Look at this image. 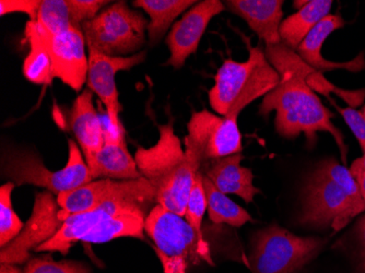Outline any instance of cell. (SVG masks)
I'll list each match as a JSON object with an SVG mask.
<instances>
[{
    "mask_svg": "<svg viewBox=\"0 0 365 273\" xmlns=\"http://www.w3.org/2000/svg\"><path fill=\"white\" fill-rule=\"evenodd\" d=\"M16 185L7 182L0 187V248L21 233L24 223L12 208L11 195Z\"/></svg>",
    "mask_w": 365,
    "mask_h": 273,
    "instance_id": "obj_27",
    "label": "cell"
},
{
    "mask_svg": "<svg viewBox=\"0 0 365 273\" xmlns=\"http://www.w3.org/2000/svg\"><path fill=\"white\" fill-rule=\"evenodd\" d=\"M331 104L335 106L336 110L341 114L346 124L349 126L354 133V137L360 145L363 153L365 152V118L361 110H354V108H342L338 106L333 101H330Z\"/></svg>",
    "mask_w": 365,
    "mask_h": 273,
    "instance_id": "obj_30",
    "label": "cell"
},
{
    "mask_svg": "<svg viewBox=\"0 0 365 273\" xmlns=\"http://www.w3.org/2000/svg\"><path fill=\"white\" fill-rule=\"evenodd\" d=\"M42 30L52 57L54 79L61 80L73 91H81L89 71V56L86 55L87 43L81 29H71L57 36Z\"/></svg>",
    "mask_w": 365,
    "mask_h": 273,
    "instance_id": "obj_14",
    "label": "cell"
},
{
    "mask_svg": "<svg viewBox=\"0 0 365 273\" xmlns=\"http://www.w3.org/2000/svg\"><path fill=\"white\" fill-rule=\"evenodd\" d=\"M356 234L358 242L359 268L361 273H365V215L359 220Z\"/></svg>",
    "mask_w": 365,
    "mask_h": 273,
    "instance_id": "obj_32",
    "label": "cell"
},
{
    "mask_svg": "<svg viewBox=\"0 0 365 273\" xmlns=\"http://www.w3.org/2000/svg\"><path fill=\"white\" fill-rule=\"evenodd\" d=\"M185 138L186 153L200 168L204 162L243 151L237 118L218 116L208 110L192 113Z\"/></svg>",
    "mask_w": 365,
    "mask_h": 273,
    "instance_id": "obj_10",
    "label": "cell"
},
{
    "mask_svg": "<svg viewBox=\"0 0 365 273\" xmlns=\"http://www.w3.org/2000/svg\"><path fill=\"white\" fill-rule=\"evenodd\" d=\"M186 270H187V267L182 266L178 269V271H176V273H186Z\"/></svg>",
    "mask_w": 365,
    "mask_h": 273,
    "instance_id": "obj_36",
    "label": "cell"
},
{
    "mask_svg": "<svg viewBox=\"0 0 365 273\" xmlns=\"http://www.w3.org/2000/svg\"><path fill=\"white\" fill-rule=\"evenodd\" d=\"M120 211H136V212L143 213L147 217L149 215L145 208L141 209V207L137 205L123 202L103 203L93 210L69 215L63 222V227H61L58 233L52 239H49L48 242L36 248L34 252H58L63 256H66L71 250V246L78 242H81L98 222L104 219L106 215H114Z\"/></svg>",
    "mask_w": 365,
    "mask_h": 273,
    "instance_id": "obj_16",
    "label": "cell"
},
{
    "mask_svg": "<svg viewBox=\"0 0 365 273\" xmlns=\"http://www.w3.org/2000/svg\"><path fill=\"white\" fill-rule=\"evenodd\" d=\"M361 113H362L363 116H364L365 118V105L363 106L362 108H361Z\"/></svg>",
    "mask_w": 365,
    "mask_h": 273,
    "instance_id": "obj_37",
    "label": "cell"
},
{
    "mask_svg": "<svg viewBox=\"0 0 365 273\" xmlns=\"http://www.w3.org/2000/svg\"><path fill=\"white\" fill-rule=\"evenodd\" d=\"M104 145L93 157L86 160L93 180H133L143 178L135 157L129 153L125 139V130L116 131L102 118Z\"/></svg>",
    "mask_w": 365,
    "mask_h": 273,
    "instance_id": "obj_15",
    "label": "cell"
},
{
    "mask_svg": "<svg viewBox=\"0 0 365 273\" xmlns=\"http://www.w3.org/2000/svg\"><path fill=\"white\" fill-rule=\"evenodd\" d=\"M286 48L282 42L278 45H266L264 54L280 75V82L264 96L259 114L267 117L270 113L276 112L277 133L288 139L297 138L303 133L311 148L317 143L319 131L329 133L335 139L342 163L346 165L348 147L341 131L331 123L335 115L322 103L315 91L289 61Z\"/></svg>",
    "mask_w": 365,
    "mask_h": 273,
    "instance_id": "obj_1",
    "label": "cell"
},
{
    "mask_svg": "<svg viewBox=\"0 0 365 273\" xmlns=\"http://www.w3.org/2000/svg\"><path fill=\"white\" fill-rule=\"evenodd\" d=\"M349 170H358V172H362V173H365V152L363 153L362 158H359V159H356L354 162H352Z\"/></svg>",
    "mask_w": 365,
    "mask_h": 273,
    "instance_id": "obj_35",
    "label": "cell"
},
{
    "mask_svg": "<svg viewBox=\"0 0 365 273\" xmlns=\"http://www.w3.org/2000/svg\"><path fill=\"white\" fill-rule=\"evenodd\" d=\"M110 1L104 0H43L38 22L47 33L57 36L93 19Z\"/></svg>",
    "mask_w": 365,
    "mask_h": 273,
    "instance_id": "obj_17",
    "label": "cell"
},
{
    "mask_svg": "<svg viewBox=\"0 0 365 273\" xmlns=\"http://www.w3.org/2000/svg\"><path fill=\"white\" fill-rule=\"evenodd\" d=\"M147 215L136 211H120L106 215L82 239V243L102 244L120 237L138 238L145 241Z\"/></svg>",
    "mask_w": 365,
    "mask_h": 273,
    "instance_id": "obj_22",
    "label": "cell"
},
{
    "mask_svg": "<svg viewBox=\"0 0 365 273\" xmlns=\"http://www.w3.org/2000/svg\"><path fill=\"white\" fill-rule=\"evenodd\" d=\"M344 20L340 14H328L325 16L313 30L309 32V36L304 38L300 46L297 47V53L303 61L314 71L319 73L335 71V69H346L350 73H359L365 69L364 53H361L356 58L344 63L327 61L322 56V47L326 38L335 32L336 30L344 28Z\"/></svg>",
    "mask_w": 365,
    "mask_h": 273,
    "instance_id": "obj_19",
    "label": "cell"
},
{
    "mask_svg": "<svg viewBox=\"0 0 365 273\" xmlns=\"http://www.w3.org/2000/svg\"><path fill=\"white\" fill-rule=\"evenodd\" d=\"M69 124L85 160L93 157L103 148V124L94 108L91 90H83L76 98L71 106Z\"/></svg>",
    "mask_w": 365,
    "mask_h": 273,
    "instance_id": "obj_21",
    "label": "cell"
},
{
    "mask_svg": "<svg viewBox=\"0 0 365 273\" xmlns=\"http://www.w3.org/2000/svg\"><path fill=\"white\" fill-rule=\"evenodd\" d=\"M24 273H91L87 264L73 260L56 262L52 256H32L24 264Z\"/></svg>",
    "mask_w": 365,
    "mask_h": 273,
    "instance_id": "obj_28",
    "label": "cell"
},
{
    "mask_svg": "<svg viewBox=\"0 0 365 273\" xmlns=\"http://www.w3.org/2000/svg\"><path fill=\"white\" fill-rule=\"evenodd\" d=\"M41 0H1L0 1V14H28L30 21L38 20V10H40Z\"/></svg>",
    "mask_w": 365,
    "mask_h": 273,
    "instance_id": "obj_31",
    "label": "cell"
},
{
    "mask_svg": "<svg viewBox=\"0 0 365 273\" xmlns=\"http://www.w3.org/2000/svg\"><path fill=\"white\" fill-rule=\"evenodd\" d=\"M284 0H227L225 8L241 16L266 45L280 44Z\"/></svg>",
    "mask_w": 365,
    "mask_h": 273,
    "instance_id": "obj_20",
    "label": "cell"
},
{
    "mask_svg": "<svg viewBox=\"0 0 365 273\" xmlns=\"http://www.w3.org/2000/svg\"><path fill=\"white\" fill-rule=\"evenodd\" d=\"M207 210L206 194L202 184V174L199 170L195 177L194 186L188 199L185 219L194 227L196 233L202 241H206L202 234V219Z\"/></svg>",
    "mask_w": 365,
    "mask_h": 273,
    "instance_id": "obj_29",
    "label": "cell"
},
{
    "mask_svg": "<svg viewBox=\"0 0 365 273\" xmlns=\"http://www.w3.org/2000/svg\"><path fill=\"white\" fill-rule=\"evenodd\" d=\"M3 175L16 187L22 185L42 187L56 196L94 180L79 145L73 140H69L68 161L61 170L52 172L36 152L16 149L5 153Z\"/></svg>",
    "mask_w": 365,
    "mask_h": 273,
    "instance_id": "obj_5",
    "label": "cell"
},
{
    "mask_svg": "<svg viewBox=\"0 0 365 273\" xmlns=\"http://www.w3.org/2000/svg\"><path fill=\"white\" fill-rule=\"evenodd\" d=\"M242 159V153H237L209 160L202 164L199 170L223 194L237 195L246 203H251L260 190L254 185L253 172L241 165Z\"/></svg>",
    "mask_w": 365,
    "mask_h": 273,
    "instance_id": "obj_18",
    "label": "cell"
},
{
    "mask_svg": "<svg viewBox=\"0 0 365 273\" xmlns=\"http://www.w3.org/2000/svg\"><path fill=\"white\" fill-rule=\"evenodd\" d=\"M0 273H24L18 264H0Z\"/></svg>",
    "mask_w": 365,
    "mask_h": 273,
    "instance_id": "obj_34",
    "label": "cell"
},
{
    "mask_svg": "<svg viewBox=\"0 0 365 273\" xmlns=\"http://www.w3.org/2000/svg\"><path fill=\"white\" fill-rule=\"evenodd\" d=\"M205 194H206L207 209L209 219L215 225H229L240 227L248 222H253V217L245 209L232 201L227 195L217 190V187L202 175Z\"/></svg>",
    "mask_w": 365,
    "mask_h": 273,
    "instance_id": "obj_26",
    "label": "cell"
},
{
    "mask_svg": "<svg viewBox=\"0 0 365 273\" xmlns=\"http://www.w3.org/2000/svg\"><path fill=\"white\" fill-rule=\"evenodd\" d=\"M227 9L220 0L198 1L172 26L165 38L170 58L167 65L180 69L188 57L196 54L205 31L215 16Z\"/></svg>",
    "mask_w": 365,
    "mask_h": 273,
    "instance_id": "obj_13",
    "label": "cell"
},
{
    "mask_svg": "<svg viewBox=\"0 0 365 273\" xmlns=\"http://www.w3.org/2000/svg\"><path fill=\"white\" fill-rule=\"evenodd\" d=\"M158 129V143L151 148L137 147L135 160L141 175L155 190L157 205L185 217L195 177L200 168L182 149L173 120L159 125Z\"/></svg>",
    "mask_w": 365,
    "mask_h": 273,
    "instance_id": "obj_2",
    "label": "cell"
},
{
    "mask_svg": "<svg viewBox=\"0 0 365 273\" xmlns=\"http://www.w3.org/2000/svg\"><path fill=\"white\" fill-rule=\"evenodd\" d=\"M247 61L227 59L215 77L208 93L209 103L220 116L239 118L252 102L264 96L280 82V75L268 61L264 49L248 45Z\"/></svg>",
    "mask_w": 365,
    "mask_h": 273,
    "instance_id": "obj_3",
    "label": "cell"
},
{
    "mask_svg": "<svg viewBox=\"0 0 365 273\" xmlns=\"http://www.w3.org/2000/svg\"><path fill=\"white\" fill-rule=\"evenodd\" d=\"M148 24L143 12L118 1L82 24V32L88 48L108 57H129L145 44Z\"/></svg>",
    "mask_w": 365,
    "mask_h": 273,
    "instance_id": "obj_6",
    "label": "cell"
},
{
    "mask_svg": "<svg viewBox=\"0 0 365 273\" xmlns=\"http://www.w3.org/2000/svg\"><path fill=\"white\" fill-rule=\"evenodd\" d=\"M61 219L98 208L103 203L124 202L153 210L157 206L155 192L145 177L133 180H96L57 196Z\"/></svg>",
    "mask_w": 365,
    "mask_h": 273,
    "instance_id": "obj_9",
    "label": "cell"
},
{
    "mask_svg": "<svg viewBox=\"0 0 365 273\" xmlns=\"http://www.w3.org/2000/svg\"><path fill=\"white\" fill-rule=\"evenodd\" d=\"M333 7L331 0H313L302 9L289 16L280 26L281 41L289 48L297 51L301 43L309 36L322 20L330 14Z\"/></svg>",
    "mask_w": 365,
    "mask_h": 273,
    "instance_id": "obj_25",
    "label": "cell"
},
{
    "mask_svg": "<svg viewBox=\"0 0 365 273\" xmlns=\"http://www.w3.org/2000/svg\"><path fill=\"white\" fill-rule=\"evenodd\" d=\"M365 212L362 197L356 196L328 177L319 168L307 180L300 222L315 227L341 231L350 222Z\"/></svg>",
    "mask_w": 365,
    "mask_h": 273,
    "instance_id": "obj_8",
    "label": "cell"
},
{
    "mask_svg": "<svg viewBox=\"0 0 365 273\" xmlns=\"http://www.w3.org/2000/svg\"><path fill=\"white\" fill-rule=\"evenodd\" d=\"M61 211L56 195L48 190L38 192L21 233L0 248V264H26L32 258L31 252L52 239L63 227Z\"/></svg>",
    "mask_w": 365,
    "mask_h": 273,
    "instance_id": "obj_11",
    "label": "cell"
},
{
    "mask_svg": "<svg viewBox=\"0 0 365 273\" xmlns=\"http://www.w3.org/2000/svg\"><path fill=\"white\" fill-rule=\"evenodd\" d=\"M24 36L30 45V52L24 59L22 67L24 78L32 83L51 86L54 81L52 57L40 24L29 20Z\"/></svg>",
    "mask_w": 365,
    "mask_h": 273,
    "instance_id": "obj_23",
    "label": "cell"
},
{
    "mask_svg": "<svg viewBox=\"0 0 365 273\" xmlns=\"http://www.w3.org/2000/svg\"><path fill=\"white\" fill-rule=\"evenodd\" d=\"M354 177L358 182L359 188H360L361 195H362L363 200L365 202V173L358 172V170H350Z\"/></svg>",
    "mask_w": 365,
    "mask_h": 273,
    "instance_id": "obj_33",
    "label": "cell"
},
{
    "mask_svg": "<svg viewBox=\"0 0 365 273\" xmlns=\"http://www.w3.org/2000/svg\"><path fill=\"white\" fill-rule=\"evenodd\" d=\"M145 233L155 243L164 273H176L180 267L199 266L202 262L215 266L208 243L200 239L185 217L157 205L145 219Z\"/></svg>",
    "mask_w": 365,
    "mask_h": 273,
    "instance_id": "obj_4",
    "label": "cell"
},
{
    "mask_svg": "<svg viewBox=\"0 0 365 273\" xmlns=\"http://www.w3.org/2000/svg\"><path fill=\"white\" fill-rule=\"evenodd\" d=\"M326 241L301 237L272 225L254 234L250 254L253 273H297L317 258Z\"/></svg>",
    "mask_w": 365,
    "mask_h": 273,
    "instance_id": "obj_7",
    "label": "cell"
},
{
    "mask_svg": "<svg viewBox=\"0 0 365 273\" xmlns=\"http://www.w3.org/2000/svg\"><path fill=\"white\" fill-rule=\"evenodd\" d=\"M88 88L103 103L113 128L116 131L124 130L120 118L122 105L120 103V94L116 88L115 77L120 71H130L131 68L143 63L147 57V51H141L138 54L129 57H108L92 48H88Z\"/></svg>",
    "mask_w": 365,
    "mask_h": 273,
    "instance_id": "obj_12",
    "label": "cell"
},
{
    "mask_svg": "<svg viewBox=\"0 0 365 273\" xmlns=\"http://www.w3.org/2000/svg\"><path fill=\"white\" fill-rule=\"evenodd\" d=\"M197 3L196 0H135L133 6L140 8L150 16L147 28L148 42L150 46H155L173 26L176 18Z\"/></svg>",
    "mask_w": 365,
    "mask_h": 273,
    "instance_id": "obj_24",
    "label": "cell"
}]
</instances>
